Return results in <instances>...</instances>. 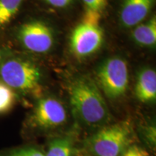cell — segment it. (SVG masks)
<instances>
[{"instance_id": "6da1fadb", "label": "cell", "mask_w": 156, "mask_h": 156, "mask_svg": "<svg viewBox=\"0 0 156 156\" xmlns=\"http://www.w3.org/2000/svg\"><path fill=\"white\" fill-rule=\"evenodd\" d=\"M70 106L78 122L91 129L112 123V116L106 100L90 78L78 77L69 86Z\"/></svg>"}, {"instance_id": "7a4b0ae2", "label": "cell", "mask_w": 156, "mask_h": 156, "mask_svg": "<svg viewBox=\"0 0 156 156\" xmlns=\"http://www.w3.org/2000/svg\"><path fill=\"white\" fill-rule=\"evenodd\" d=\"M135 138L129 120L110 123L95 130L84 140L83 150L88 156H122L135 144Z\"/></svg>"}, {"instance_id": "3957f363", "label": "cell", "mask_w": 156, "mask_h": 156, "mask_svg": "<svg viewBox=\"0 0 156 156\" xmlns=\"http://www.w3.org/2000/svg\"><path fill=\"white\" fill-rule=\"evenodd\" d=\"M42 73L40 68L28 58L10 52L0 63V81L17 95H38Z\"/></svg>"}, {"instance_id": "277c9868", "label": "cell", "mask_w": 156, "mask_h": 156, "mask_svg": "<svg viewBox=\"0 0 156 156\" xmlns=\"http://www.w3.org/2000/svg\"><path fill=\"white\" fill-rule=\"evenodd\" d=\"M68 112L63 103L56 98H39L26 122V128L31 133H48L67 124Z\"/></svg>"}, {"instance_id": "5b68a950", "label": "cell", "mask_w": 156, "mask_h": 156, "mask_svg": "<svg viewBox=\"0 0 156 156\" xmlns=\"http://www.w3.org/2000/svg\"><path fill=\"white\" fill-rule=\"evenodd\" d=\"M99 89L112 101L118 100L126 94L129 86L127 62L124 58L114 56L104 60L96 72Z\"/></svg>"}, {"instance_id": "8992f818", "label": "cell", "mask_w": 156, "mask_h": 156, "mask_svg": "<svg viewBox=\"0 0 156 156\" xmlns=\"http://www.w3.org/2000/svg\"><path fill=\"white\" fill-rule=\"evenodd\" d=\"M15 36L20 46L31 53H47L54 44L52 29L40 20H30L21 24Z\"/></svg>"}, {"instance_id": "52a82bcc", "label": "cell", "mask_w": 156, "mask_h": 156, "mask_svg": "<svg viewBox=\"0 0 156 156\" xmlns=\"http://www.w3.org/2000/svg\"><path fill=\"white\" fill-rule=\"evenodd\" d=\"M104 34L99 25L80 23L74 28L69 40L72 54L77 58H85L96 53L102 46Z\"/></svg>"}, {"instance_id": "ba28073f", "label": "cell", "mask_w": 156, "mask_h": 156, "mask_svg": "<svg viewBox=\"0 0 156 156\" xmlns=\"http://www.w3.org/2000/svg\"><path fill=\"white\" fill-rule=\"evenodd\" d=\"M155 0H122L119 12L121 25L125 28H134L146 19Z\"/></svg>"}, {"instance_id": "9c48e42d", "label": "cell", "mask_w": 156, "mask_h": 156, "mask_svg": "<svg viewBox=\"0 0 156 156\" xmlns=\"http://www.w3.org/2000/svg\"><path fill=\"white\" fill-rule=\"evenodd\" d=\"M134 94L140 102L153 103L156 100V73L151 68H144L138 73Z\"/></svg>"}, {"instance_id": "30bf717a", "label": "cell", "mask_w": 156, "mask_h": 156, "mask_svg": "<svg viewBox=\"0 0 156 156\" xmlns=\"http://www.w3.org/2000/svg\"><path fill=\"white\" fill-rule=\"evenodd\" d=\"M77 151L75 136L65 134L51 138L44 154L45 156H75Z\"/></svg>"}, {"instance_id": "8fae6325", "label": "cell", "mask_w": 156, "mask_h": 156, "mask_svg": "<svg viewBox=\"0 0 156 156\" xmlns=\"http://www.w3.org/2000/svg\"><path fill=\"white\" fill-rule=\"evenodd\" d=\"M132 38L136 44L143 47L153 48L156 44V17L154 15L135 26L132 32Z\"/></svg>"}, {"instance_id": "7c38bea8", "label": "cell", "mask_w": 156, "mask_h": 156, "mask_svg": "<svg viewBox=\"0 0 156 156\" xmlns=\"http://www.w3.org/2000/svg\"><path fill=\"white\" fill-rule=\"evenodd\" d=\"M25 0H0V30L7 28L22 9Z\"/></svg>"}, {"instance_id": "4fadbf2b", "label": "cell", "mask_w": 156, "mask_h": 156, "mask_svg": "<svg viewBox=\"0 0 156 156\" xmlns=\"http://www.w3.org/2000/svg\"><path fill=\"white\" fill-rule=\"evenodd\" d=\"M18 99V95L10 87L0 81V115L12 109Z\"/></svg>"}, {"instance_id": "5bb4252c", "label": "cell", "mask_w": 156, "mask_h": 156, "mask_svg": "<svg viewBox=\"0 0 156 156\" xmlns=\"http://www.w3.org/2000/svg\"><path fill=\"white\" fill-rule=\"evenodd\" d=\"M0 156H45V154L36 146L23 145L2 150Z\"/></svg>"}, {"instance_id": "9a60e30c", "label": "cell", "mask_w": 156, "mask_h": 156, "mask_svg": "<svg viewBox=\"0 0 156 156\" xmlns=\"http://www.w3.org/2000/svg\"><path fill=\"white\" fill-rule=\"evenodd\" d=\"M142 135L148 147L155 149L156 144V129L154 124H147L142 126Z\"/></svg>"}, {"instance_id": "2e32d148", "label": "cell", "mask_w": 156, "mask_h": 156, "mask_svg": "<svg viewBox=\"0 0 156 156\" xmlns=\"http://www.w3.org/2000/svg\"><path fill=\"white\" fill-rule=\"evenodd\" d=\"M85 10L93 11L102 14L107 5V0H82Z\"/></svg>"}, {"instance_id": "e0dca14e", "label": "cell", "mask_w": 156, "mask_h": 156, "mask_svg": "<svg viewBox=\"0 0 156 156\" xmlns=\"http://www.w3.org/2000/svg\"><path fill=\"white\" fill-rule=\"evenodd\" d=\"M101 18V14L98 12H95L93 11L85 10L83 17V23L90 25H99Z\"/></svg>"}, {"instance_id": "ac0fdd59", "label": "cell", "mask_w": 156, "mask_h": 156, "mask_svg": "<svg viewBox=\"0 0 156 156\" xmlns=\"http://www.w3.org/2000/svg\"><path fill=\"white\" fill-rule=\"evenodd\" d=\"M122 156H150V155L145 148L136 144H133L124 152Z\"/></svg>"}, {"instance_id": "d6986e66", "label": "cell", "mask_w": 156, "mask_h": 156, "mask_svg": "<svg viewBox=\"0 0 156 156\" xmlns=\"http://www.w3.org/2000/svg\"><path fill=\"white\" fill-rule=\"evenodd\" d=\"M47 5L58 9H63L71 5L73 0H44Z\"/></svg>"}, {"instance_id": "ffe728a7", "label": "cell", "mask_w": 156, "mask_h": 156, "mask_svg": "<svg viewBox=\"0 0 156 156\" xmlns=\"http://www.w3.org/2000/svg\"><path fill=\"white\" fill-rule=\"evenodd\" d=\"M9 53V51H8L4 49V48L0 47V63H1L2 61L5 58V57Z\"/></svg>"}, {"instance_id": "44dd1931", "label": "cell", "mask_w": 156, "mask_h": 156, "mask_svg": "<svg viewBox=\"0 0 156 156\" xmlns=\"http://www.w3.org/2000/svg\"><path fill=\"white\" fill-rule=\"evenodd\" d=\"M80 156H88V155H80Z\"/></svg>"}]
</instances>
